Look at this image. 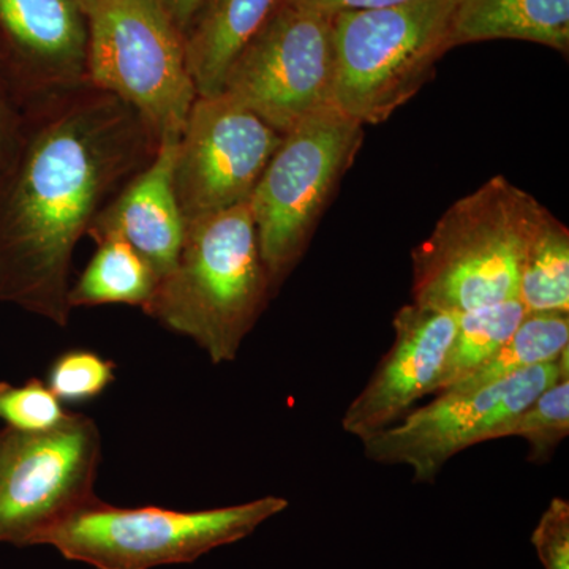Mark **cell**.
Masks as SVG:
<instances>
[{
  "mask_svg": "<svg viewBox=\"0 0 569 569\" xmlns=\"http://www.w3.org/2000/svg\"><path fill=\"white\" fill-rule=\"evenodd\" d=\"M97 252L69 290V306H138L144 309L159 284V276L133 247L119 238L96 242Z\"/></svg>",
  "mask_w": 569,
  "mask_h": 569,
  "instance_id": "obj_17",
  "label": "cell"
},
{
  "mask_svg": "<svg viewBox=\"0 0 569 569\" xmlns=\"http://www.w3.org/2000/svg\"><path fill=\"white\" fill-rule=\"evenodd\" d=\"M567 348L569 313L527 312L512 336L498 348L497 353L490 356L466 380L449 389L471 391L488 387L530 367L557 361Z\"/></svg>",
  "mask_w": 569,
  "mask_h": 569,
  "instance_id": "obj_19",
  "label": "cell"
},
{
  "mask_svg": "<svg viewBox=\"0 0 569 569\" xmlns=\"http://www.w3.org/2000/svg\"><path fill=\"white\" fill-rule=\"evenodd\" d=\"M531 545L545 569H569V501L556 497L542 512Z\"/></svg>",
  "mask_w": 569,
  "mask_h": 569,
  "instance_id": "obj_25",
  "label": "cell"
},
{
  "mask_svg": "<svg viewBox=\"0 0 569 569\" xmlns=\"http://www.w3.org/2000/svg\"><path fill=\"white\" fill-rule=\"evenodd\" d=\"M178 141H163L152 162L123 187L88 231L96 242L104 238L126 241L159 280L174 268L186 236V220L174 192Z\"/></svg>",
  "mask_w": 569,
  "mask_h": 569,
  "instance_id": "obj_14",
  "label": "cell"
},
{
  "mask_svg": "<svg viewBox=\"0 0 569 569\" xmlns=\"http://www.w3.org/2000/svg\"><path fill=\"white\" fill-rule=\"evenodd\" d=\"M546 212L505 176L460 198L411 252L415 305L462 313L518 298L520 264Z\"/></svg>",
  "mask_w": 569,
  "mask_h": 569,
  "instance_id": "obj_3",
  "label": "cell"
},
{
  "mask_svg": "<svg viewBox=\"0 0 569 569\" xmlns=\"http://www.w3.org/2000/svg\"><path fill=\"white\" fill-rule=\"evenodd\" d=\"M69 411L61 400L39 378H31L21 387L0 383V421L17 430H44L59 425Z\"/></svg>",
  "mask_w": 569,
  "mask_h": 569,
  "instance_id": "obj_23",
  "label": "cell"
},
{
  "mask_svg": "<svg viewBox=\"0 0 569 569\" xmlns=\"http://www.w3.org/2000/svg\"><path fill=\"white\" fill-rule=\"evenodd\" d=\"M460 0H408L335 14V107L362 123L388 121L452 50Z\"/></svg>",
  "mask_w": 569,
  "mask_h": 569,
  "instance_id": "obj_4",
  "label": "cell"
},
{
  "mask_svg": "<svg viewBox=\"0 0 569 569\" xmlns=\"http://www.w3.org/2000/svg\"><path fill=\"white\" fill-rule=\"evenodd\" d=\"M114 380V362L78 348L54 359L44 383L61 402H84L102 395Z\"/></svg>",
  "mask_w": 569,
  "mask_h": 569,
  "instance_id": "obj_22",
  "label": "cell"
},
{
  "mask_svg": "<svg viewBox=\"0 0 569 569\" xmlns=\"http://www.w3.org/2000/svg\"><path fill=\"white\" fill-rule=\"evenodd\" d=\"M284 0H204L183 33L187 67L198 97L223 92L231 63Z\"/></svg>",
  "mask_w": 569,
  "mask_h": 569,
  "instance_id": "obj_15",
  "label": "cell"
},
{
  "mask_svg": "<svg viewBox=\"0 0 569 569\" xmlns=\"http://www.w3.org/2000/svg\"><path fill=\"white\" fill-rule=\"evenodd\" d=\"M0 62L32 102L88 82L81 0H0Z\"/></svg>",
  "mask_w": 569,
  "mask_h": 569,
  "instance_id": "obj_13",
  "label": "cell"
},
{
  "mask_svg": "<svg viewBox=\"0 0 569 569\" xmlns=\"http://www.w3.org/2000/svg\"><path fill=\"white\" fill-rule=\"evenodd\" d=\"M335 14L284 2L239 52L223 92L277 132L335 107Z\"/></svg>",
  "mask_w": 569,
  "mask_h": 569,
  "instance_id": "obj_9",
  "label": "cell"
},
{
  "mask_svg": "<svg viewBox=\"0 0 569 569\" xmlns=\"http://www.w3.org/2000/svg\"><path fill=\"white\" fill-rule=\"evenodd\" d=\"M569 433V378H559L520 413L496 430L498 438L519 437L529 443L530 462H549Z\"/></svg>",
  "mask_w": 569,
  "mask_h": 569,
  "instance_id": "obj_21",
  "label": "cell"
},
{
  "mask_svg": "<svg viewBox=\"0 0 569 569\" xmlns=\"http://www.w3.org/2000/svg\"><path fill=\"white\" fill-rule=\"evenodd\" d=\"M503 39L533 41L567 54L569 0H460L452 48Z\"/></svg>",
  "mask_w": 569,
  "mask_h": 569,
  "instance_id": "obj_16",
  "label": "cell"
},
{
  "mask_svg": "<svg viewBox=\"0 0 569 569\" xmlns=\"http://www.w3.org/2000/svg\"><path fill=\"white\" fill-rule=\"evenodd\" d=\"M284 2L336 14L340 11L380 9V7L397 6V3L408 2V0H284Z\"/></svg>",
  "mask_w": 569,
  "mask_h": 569,
  "instance_id": "obj_26",
  "label": "cell"
},
{
  "mask_svg": "<svg viewBox=\"0 0 569 569\" xmlns=\"http://www.w3.org/2000/svg\"><path fill=\"white\" fill-rule=\"evenodd\" d=\"M32 103L0 62V178L20 152Z\"/></svg>",
  "mask_w": 569,
  "mask_h": 569,
  "instance_id": "obj_24",
  "label": "cell"
},
{
  "mask_svg": "<svg viewBox=\"0 0 569 569\" xmlns=\"http://www.w3.org/2000/svg\"><path fill=\"white\" fill-rule=\"evenodd\" d=\"M362 141L365 126L336 107L310 116L283 134L249 200L274 291L305 257Z\"/></svg>",
  "mask_w": 569,
  "mask_h": 569,
  "instance_id": "obj_7",
  "label": "cell"
},
{
  "mask_svg": "<svg viewBox=\"0 0 569 569\" xmlns=\"http://www.w3.org/2000/svg\"><path fill=\"white\" fill-rule=\"evenodd\" d=\"M282 140L228 93L197 97L174 162V192L186 223L247 203Z\"/></svg>",
  "mask_w": 569,
  "mask_h": 569,
  "instance_id": "obj_11",
  "label": "cell"
},
{
  "mask_svg": "<svg viewBox=\"0 0 569 569\" xmlns=\"http://www.w3.org/2000/svg\"><path fill=\"white\" fill-rule=\"evenodd\" d=\"M102 459L96 421L67 413L44 430H0V542L41 546L52 529L96 500Z\"/></svg>",
  "mask_w": 569,
  "mask_h": 569,
  "instance_id": "obj_8",
  "label": "cell"
},
{
  "mask_svg": "<svg viewBox=\"0 0 569 569\" xmlns=\"http://www.w3.org/2000/svg\"><path fill=\"white\" fill-rule=\"evenodd\" d=\"M272 293L247 201L186 223L178 261L142 310L223 365L234 361Z\"/></svg>",
  "mask_w": 569,
  "mask_h": 569,
  "instance_id": "obj_2",
  "label": "cell"
},
{
  "mask_svg": "<svg viewBox=\"0 0 569 569\" xmlns=\"http://www.w3.org/2000/svg\"><path fill=\"white\" fill-rule=\"evenodd\" d=\"M204 0H159L160 6L167 11L170 20L174 22L176 28L183 33L189 29L194 14L203 6Z\"/></svg>",
  "mask_w": 569,
  "mask_h": 569,
  "instance_id": "obj_27",
  "label": "cell"
},
{
  "mask_svg": "<svg viewBox=\"0 0 569 569\" xmlns=\"http://www.w3.org/2000/svg\"><path fill=\"white\" fill-rule=\"evenodd\" d=\"M518 299L527 312L569 313V230L546 212L520 264Z\"/></svg>",
  "mask_w": 569,
  "mask_h": 569,
  "instance_id": "obj_18",
  "label": "cell"
},
{
  "mask_svg": "<svg viewBox=\"0 0 569 569\" xmlns=\"http://www.w3.org/2000/svg\"><path fill=\"white\" fill-rule=\"evenodd\" d=\"M88 81L132 107L160 144L179 140L198 93L182 32L159 0H81Z\"/></svg>",
  "mask_w": 569,
  "mask_h": 569,
  "instance_id": "obj_5",
  "label": "cell"
},
{
  "mask_svg": "<svg viewBox=\"0 0 569 569\" xmlns=\"http://www.w3.org/2000/svg\"><path fill=\"white\" fill-rule=\"evenodd\" d=\"M561 378L559 359L471 391L438 392L376 436L362 441L367 459L406 466L413 481L430 485L449 460L475 445L492 441L498 427L515 418Z\"/></svg>",
  "mask_w": 569,
  "mask_h": 569,
  "instance_id": "obj_10",
  "label": "cell"
},
{
  "mask_svg": "<svg viewBox=\"0 0 569 569\" xmlns=\"http://www.w3.org/2000/svg\"><path fill=\"white\" fill-rule=\"evenodd\" d=\"M159 148L132 107L89 81L36 100L0 178V301L66 328L74 247Z\"/></svg>",
  "mask_w": 569,
  "mask_h": 569,
  "instance_id": "obj_1",
  "label": "cell"
},
{
  "mask_svg": "<svg viewBox=\"0 0 569 569\" xmlns=\"http://www.w3.org/2000/svg\"><path fill=\"white\" fill-rule=\"evenodd\" d=\"M458 313L411 302L397 310L395 342L342 417L362 441L407 417L422 397L437 395Z\"/></svg>",
  "mask_w": 569,
  "mask_h": 569,
  "instance_id": "obj_12",
  "label": "cell"
},
{
  "mask_svg": "<svg viewBox=\"0 0 569 569\" xmlns=\"http://www.w3.org/2000/svg\"><path fill=\"white\" fill-rule=\"evenodd\" d=\"M287 508L288 501L274 496L190 512L112 507L96 498L52 529L41 546L97 569L192 563L212 549L249 537Z\"/></svg>",
  "mask_w": 569,
  "mask_h": 569,
  "instance_id": "obj_6",
  "label": "cell"
},
{
  "mask_svg": "<svg viewBox=\"0 0 569 569\" xmlns=\"http://www.w3.org/2000/svg\"><path fill=\"white\" fill-rule=\"evenodd\" d=\"M526 313V307L520 305L518 298L458 313L455 337L449 347L437 395L466 380L490 356L497 353Z\"/></svg>",
  "mask_w": 569,
  "mask_h": 569,
  "instance_id": "obj_20",
  "label": "cell"
}]
</instances>
